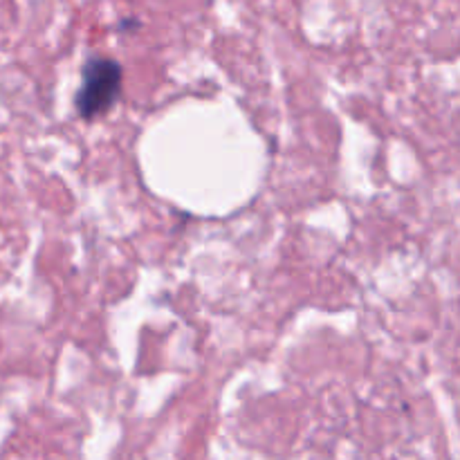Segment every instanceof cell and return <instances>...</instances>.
I'll use <instances>...</instances> for the list:
<instances>
[{
  "mask_svg": "<svg viewBox=\"0 0 460 460\" xmlns=\"http://www.w3.org/2000/svg\"><path fill=\"white\" fill-rule=\"evenodd\" d=\"M124 70L108 57H93L81 72V88L76 93V111L85 119L103 115L115 106L121 93Z\"/></svg>",
  "mask_w": 460,
  "mask_h": 460,
  "instance_id": "cell-1",
  "label": "cell"
}]
</instances>
